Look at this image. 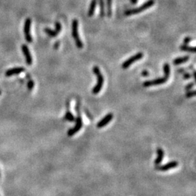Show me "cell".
<instances>
[{
	"mask_svg": "<svg viewBox=\"0 0 196 196\" xmlns=\"http://www.w3.org/2000/svg\"><path fill=\"white\" fill-rule=\"evenodd\" d=\"M27 87L30 91L32 90V89H33V87H34V81H33L32 79H31V78L28 81Z\"/></svg>",
	"mask_w": 196,
	"mask_h": 196,
	"instance_id": "20",
	"label": "cell"
},
{
	"mask_svg": "<svg viewBox=\"0 0 196 196\" xmlns=\"http://www.w3.org/2000/svg\"><path fill=\"white\" fill-rule=\"evenodd\" d=\"M143 56H144V55H143V53H142V52H138V53L135 54V55H133V56H132L131 58H129V59L126 60V61L123 62L122 64V68H128L130 67V66H132V64H133L134 63L141 60L142 58H143Z\"/></svg>",
	"mask_w": 196,
	"mask_h": 196,
	"instance_id": "6",
	"label": "cell"
},
{
	"mask_svg": "<svg viewBox=\"0 0 196 196\" xmlns=\"http://www.w3.org/2000/svg\"><path fill=\"white\" fill-rule=\"evenodd\" d=\"M149 72L148 71H143V72H142V76H149Z\"/></svg>",
	"mask_w": 196,
	"mask_h": 196,
	"instance_id": "25",
	"label": "cell"
},
{
	"mask_svg": "<svg viewBox=\"0 0 196 196\" xmlns=\"http://www.w3.org/2000/svg\"><path fill=\"white\" fill-rule=\"evenodd\" d=\"M78 20L74 19L72 22V36L75 40L76 45L78 49H81L83 47V43L80 38L78 32Z\"/></svg>",
	"mask_w": 196,
	"mask_h": 196,
	"instance_id": "5",
	"label": "cell"
},
{
	"mask_svg": "<svg viewBox=\"0 0 196 196\" xmlns=\"http://www.w3.org/2000/svg\"><path fill=\"white\" fill-rule=\"evenodd\" d=\"M194 85H195V82L193 81V82H191L189 84H187V85L186 86V87H185V89H186L187 90H190V89L193 87Z\"/></svg>",
	"mask_w": 196,
	"mask_h": 196,
	"instance_id": "23",
	"label": "cell"
},
{
	"mask_svg": "<svg viewBox=\"0 0 196 196\" xmlns=\"http://www.w3.org/2000/svg\"><path fill=\"white\" fill-rule=\"evenodd\" d=\"M192 40H193V38H191V37H190V36L185 37V38H184V40H183V44H186V45H187L188 43L190 42Z\"/></svg>",
	"mask_w": 196,
	"mask_h": 196,
	"instance_id": "22",
	"label": "cell"
},
{
	"mask_svg": "<svg viewBox=\"0 0 196 196\" xmlns=\"http://www.w3.org/2000/svg\"><path fill=\"white\" fill-rule=\"evenodd\" d=\"M178 162L176 161V160H173V161L169 162V163L162 165V166H160V165L155 166V169L158 171H160V172H166V171L176 168L178 166Z\"/></svg>",
	"mask_w": 196,
	"mask_h": 196,
	"instance_id": "8",
	"label": "cell"
},
{
	"mask_svg": "<svg viewBox=\"0 0 196 196\" xmlns=\"http://www.w3.org/2000/svg\"><path fill=\"white\" fill-rule=\"evenodd\" d=\"M25 71V68L23 67H17L9 69L5 72L6 76H11L16 75V74H19L22 72Z\"/></svg>",
	"mask_w": 196,
	"mask_h": 196,
	"instance_id": "12",
	"label": "cell"
},
{
	"mask_svg": "<svg viewBox=\"0 0 196 196\" xmlns=\"http://www.w3.org/2000/svg\"><path fill=\"white\" fill-rule=\"evenodd\" d=\"M155 4V1L154 0H148L146 1L145 3H144L143 4H142L140 7H137V8L132 9V10H129L125 12V15L129 16V15H136V14H139L140 12L145 11V10H148L150 7H151L152 6L154 5Z\"/></svg>",
	"mask_w": 196,
	"mask_h": 196,
	"instance_id": "3",
	"label": "cell"
},
{
	"mask_svg": "<svg viewBox=\"0 0 196 196\" xmlns=\"http://www.w3.org/2000/svg\"><path fill=\"white\" fill-rule=\"evenodd\" d=\"M180 49L182 51H186V52H190L192 53L195 52V47H190V46L186 45V44H182L180 47Z\"/></svg>",
	"mask_w": 196,
	"mask_h": 196,
	"instance_id": "17",
	"label": "cell"
},
{
	"mask_svg": "<svg viewBox=\"0 0 196 196\" xmlns=\"http://www.w3.org/2000/svg\"><path fill=\"white\" fill-rule=\"evenodd\" d=\"M195 95V90H188V92L186 93V97L187 98H192Z\"/></svg>",
	"mask_w": 196,
	"mask_h": 196,
	"instance_id": "21",
	"label": "cell"
},
{
	"mask_svg": "<svg viewBox=\"0 0 196 196\" xmlns=\"http://www.w3.org/2000/svg\"><path fill=\"white\" fill-rule=\"evenodd\" d=\"M131 1H132V4H136V3L137 2V0H131Z\"/></svg>",
	"mask_w": 196,
	"mask_h": 196,
	"instance_id": "27",
	"label": "cell"
},
{
	"mask_svg": "<svg viewBox=\"0 0 196 196\" xmlns=\"http://www.w3.org/2000/svg\"><path fill=\"white\" fill-rule=\"evenodd\" d=\"M157 154H158L157 158H155V161H154V163H155V166H158V165H160V163H161V162L163 161V157H164V151H163V150L162 149V148H158V149H157Z\"/></svg>",
	"mask_w": 196,
	"mask_h": 196,
	"instance_id": "14",
	"label": "cell"
},
{
	"mask_svg": "<svg viewBox=\"0 0 196 196\" xmlns=\"http://www.w3.org/2000/svg\"><path fill=\"white\" fill-rule=\"evenodd\" d=\"M21 48H22V51L24 54L25 58H26V63H27L28 65H31L33 60H32L31 55V52L30 51H29L28 46L26 45V44H23V45L21 46Z\"/></svg>",
	"mask_w": 196,
	"mask_h": 196,
	"instance_id": "11",
	"label": "cell"
},
{
	"mask_svg": "<svg viewBox=\"0 0 196 196\" xmlns=\"http://www.w3.org/2000/svg\"><path fill=\"white\" fill-rule=\"evenodd\" d=\"M59 45H60V41H56V42H55V45H54V48H55V49H57L58 48V47H59Z\"/></svg>",
	"mask_w": 196,
	"mask_h": 196,
	"instance_id": "26",
	"label": "cell"
},
{
	"mask_svg": "<svg viewBox=\"0 0 196 196\" xmlns=\"http://www.w3.org/2000/svg\"><path fill=\"white\" fill-rule=\"evenodd\" d=\"M183 78H184V79H189V78H191V75L190 73H185L184 76H183Z\"/></svg>",
	"mask_w": 196,
	"mask_h": 196,
	"instance_id": "24",
	"label": "cell"
},
{
	"mask_svg": "<svg viewBox=\"0 0 196 196\" xmlns=\"http://www.w3.org/2000/svg\"><path fill=\"white\" fill-rule=\"evenodd\" d=\"M93 73L97 76L98 81H97L96 85L94 86L93 89H92V93L97 95L101 91L102 88H103V84H104V77L102 75L100 68L98 66H94L93 67Z\"/></svg>",
	"mask_w": 196,
	"mask_h": 196,
	"instance_id": "2",
	"label": "cell"
},
{
	"mask_svg": "<svg viewBox=\"0 0 196 196\" xmlns=\"http://www.w3.org/2000/svg\"><path fill=\"white\" fill-rule=\"evenodd\" d=\"M0 95H1V91H0Z\"/></svg>",
	"mask_w": 196,
	"mask_h": 196,
	"instance_id": "28",
	"label": "cell"
},
{
	"mask_svg": "<svg viewBox=\"0 0 196 196\" xmlns=\"http://www.w3.org/2000/svg\"><path fill=\"white\" fill-rule=\"evenodd\" d=\"M31 20L30 18H26V21H25L24 24V34H25V38L26 40L29 43H31L33 39H32V37L31 36L30 30H31Z\"/></svg>",
	"mask_w": 196,
	"mask_h": 196,
	"instance_id": "7",
	"label": "cell"
},
{
	"mask_svg": "<svg viewBox=\"0 0 196 196\" xmlns=\"http://www.w3.org/2000/svg\"><path fill=\"white\" fill-rule=\"evenodd\" d=\"M0 175H1V174H0Z\"/></svg>",
	"mask_w": 196,
	"mask_h": 196,
	"instance_id": "29",
	"label": "cell"
},
{
	"mask_svg": "<svg viewBox=\"0 0 196 196\" xmlns=\"http://www.w3.org/2000/svg\"><path fill=\"white\" fill-rule=\"evenodd\" d=\"M190 57L189 56H184V57H181V58H176L175 60H174V65H180L182 64V63H186L189 61Z\"/></svg>",
	"mask_w": 196,
	"mask_h": 196,
	"instance_id": "16",
	"label": "cell"
},
{
	"mask_svg": "<svg viewBox=\"0 0 196 196\" xmlns=\"http://www.w3.org/2000/svg\"><path fill=\"white\" fill-rule=\"evenodd\" d=\"M99 4H100V17L103 18L105 15V4L104 0H99Z\"/></svg>",
	"mask_w": 196,
	"mask_h": 196,
	"instance_id": "18",
	"label": "cell"
},
{
	"mask_svg": "<svg viewBox=\"0 0 196 196\" xmlns=\"http://www.w3.org/2000/svg\"><path fill=\"white\" fill-rule=\"evenodd\" d=\"M113 113H110L107 114L103 119L100 120V121L98 123V124H97V127L99 128V129L104 127V126H105L109 122H110V121L113 119Z\"/></svg>",
	"mask_w": 196,
	"mask_h": 196,
	"instance_id": "10",
	"label": "cell"
},
{
	"mask_svg": "<svg viewBox=\"0 0 196 196\" xmlns=\"http://www.w3.org/2000/svg\"><path fill=\"white\" fill-rule=\"evenodd\" d=\"M111 5H112V0H107V16L108 18L111 17V15H112Z\"/></svg>",
	"mask_w": 196,
	"mask_h": 196,
	"instance_id": "19",
	"label": "cell"
},
{
	"mask_svg": "<svg viewBox=\"0 0 196 196\" xmlns=\"http://www.w3.org/2000/svg\"><path fill=\"white\" fill-rule=\"evenodd\" d=\"M163 71H164V76L163 78H156V79L152 80V81H146L143 83V86L145 87H149L151 86H157L163 84L168 81L170 75V66L169 63H165L163 66Z\"/></svg>",
	"mask_w": 196,
	"mask_h": 196,
	"instance_id": "1",
	"label": "cell"
},
{
	"mask_svg": "<svg viewBox=\"0 0 196 196\" xmlns=\"http://www.w3.org/2000/svg\"><path fill=\"white\" fill-rule=\"evenodd\" d=\"M97 1H98V0H92L91 1L89 10H88V16L89 17H92L95 13V7L97 6Z\"/></svg>",
	"mask_w": 196,
	"mask_h": 196,
	"instance_id": "15",
	"label": "cell"
},
{
	"mask_svg": "<svg viewBox=\"0 0 196 196\" xmlns=\"http://www.w3.org/2000/svg\"><path fill=\"white\" fill-rule=\"evenodd\" d=\"M64 118L65 120L70 121V122H73L75 121V118H74L73 113L70 110V103H69V101H67V103H66V113Z\"/></svg>",
	"mask_w": 196,
	"mask_h": 196,
	"instance_id": "13",
	"label": "cell"
},
{
	"mask_svg": "<svg viewBox=\"0 0 196 196\" xmlns=\"http://www.w3.org/2000/svg\"><path fill=\"white\" fill-rule=\"evenodd\" d=\"M76 111H77V118H76V126L74 127L71 128V129H69L67 132V135L69 137H72L75 134H76L80 129H81L83 126V122H82V118H81V113H80L79 110V105L78 104L76 106Z\"/></svg>",
	"mask_w": 196,
	"mask_h": 196,
	"instance_id": "4",
	"label": "cell"
},
{
	"mask_svg": "<svg viewBox=\"0 0 196 196\" xmlns=\"http://www.w3.org/2000/svg\"><path fill=\"white\" fill-rule=\"evenodd\" d=\"M61 29H62V26H61V23L58 22V21H57V22L55 23V30H51V29H48V28H47V29H44V31H45L46 33H47L49 36L55 37L57 36V35H58V33H59L60 32H61Z\"/></svg>",
	"mask_w": 196,
	"mask_h": 196,
	"instance_id": "9",
	"label": "cell"
}]
</instances>
